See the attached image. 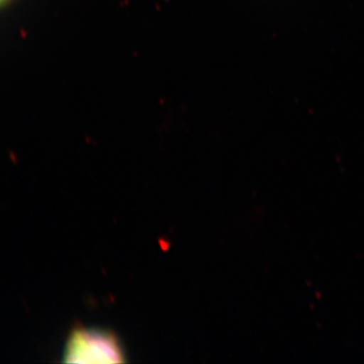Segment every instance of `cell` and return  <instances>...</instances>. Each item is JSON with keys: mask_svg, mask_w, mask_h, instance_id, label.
<instances>
[{"mask_svg": "<svg viewBox=\"0 0 364 364\" xmlns=\"http://www.w3.org/2000/svg\"><path fill=\"white\" fill-rule=\"evenodd\" d=\"M121 345L114 334L100 329L73 330L65 346L66 363H124Z\"/></svg>", "mask_w": 364, "mask_h": 364, "instance_id": "1", "label": "cell"}, {"mask_svg": "<svg viewBox=\"0 0 364 364\" xmlns=\"http://www.w3.org/2000/svg\"><path fill=\"white\" fill-rule=\"evenodd\" d=\"M7 1H9V0H1L2 4H6Z\"/></svg>", "mask_w": 364, "mask_h": 364, "instance_id": "2", "label": "cell"}]
</instances>
